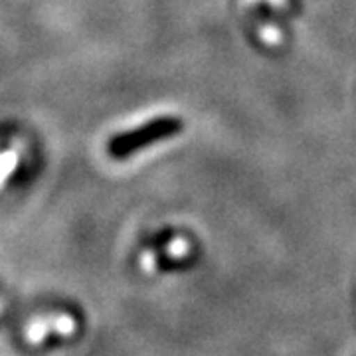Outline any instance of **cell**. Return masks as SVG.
Masks as SVG:
<instances>
[{
	"label": "cell",
	"instance_id": "cell-1",
	"mask_svg": "<svg viewBox=\"0 0 356 356\" xmlns=\"http://www.w3.org/2000/svg\"><path fill=\"white\" fill-rule=\"evenodd\" d=\"M180 129H182V121L180 119H172V117L156 119V121L145 125V127L125 133V135L111 140L109 143V153L113 154V156H125V154L135 153L140 147L151 145L154 140L177 135V133H180Z\"/></svg>",
	"mask_w": 356,
	"mask_h": 356
},
{
	"label": "cell",
	"instance_id": "cell-2",
	"mask_svg": "<svg viewBox=\"0 0 356 356\" xmlns=\"http://www.w3.org/2000/svg\"><path fill=\"white\" fill-rule=\"evenodd\" d=\"M18 165V153L10 149L6 153L0 154V188L4 186V182L8 180V177L13 175V170Z\"/></svg>",
	"mask_w": 356,
	"mask_h": 356
}]
</instances>
